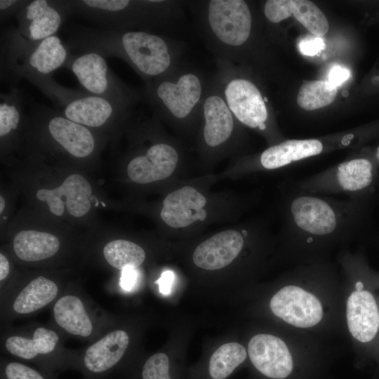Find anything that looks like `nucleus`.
Returning a JSON list of instances; mask_svg holds the SVG:
<instances>
[{
	"instance_id": "1",
	"label": "nucleus",
	"mask_w": 379,
	"mask_h": 379,
	"mask_svg": "<svg viewBox=\"0 0 379 379\" xmlns=\"http://www.w3.org/2000/svg\"><path fill=\"white\" fill-rule=\"evenodd\" d=\"M65 43L70 52L121 58L147 83L180 66L182 44L147 29H103L74 26Z\"/></svg>"
},
{
	"instance_id": "2",
	"label": "nucleus",
	"mask_w": 379,
	"mask_h": 379,
	"mask_svg": "<svg viewBox=\"0 0 379 379\" xmlns=\"http://www.w3.org/2000/svg\"><path fill=\"white\" fill-rule=\"evenodd\" d=\"M359 199L290 188L284 209V236L290 244L317 247L347 240L359 230Z\"/></svg>"
},
{
	"instance_id": "3",
	"label": "nucleus",
	"mask_w": 379,
	"mask_h": 379,
	"mask_svg": "<svg viewBox=\"0 0 379 379\" xmlns=\"http://www.w3.org/2000/svg\"><path fill=\"white\" fill-rule=\"evenodd\" d=\"M1 81L9 88L25 79L44 95L56 82L52 73L65 66L71 55L67 46L58 35L41 41H30L11 27L1 32Z\"/></svg>"
},
{
	"instance_id": "4",
	"label": "nucleus",
	"mask_w": 379,
	"mask_h": 379,
	"mask_svg": "<svg viewBox=\"0 0 379 379\" xmlns=\"http://www.w3.org/2000/svg\"><path fill=\"white\" fill-rule=\"evenodd\" d=\"M76 14L103 29H166L182 15V4L157 0H70Z\"/></svg>"
},
{
	"instance_id": "5",
	"label": "nucleus",
	"mask_w": 379,
	"mask_h": 379,
	"mask_svg": "<svg viewBox=\"0 0 379 379\" xmlns=\"http://www.w3.org/2000/svg\"><path fill=\"white\" fill-rule=\"evenodd\" d=\"M208 82L200 71L181 65L147 83L142 95L157 114L182 121L200 117Z\"/></svg>"
},
{
	"instance_id": "6",
	"label": "nucleus",
	"mask_w": 379,
	"mask_h": 379,
	"mask_svg": "<svg viewBox=\"0 0 379 379\" xmlns=\"http://www.w3.org/2000/svg\"><path fill=\"white\" fill-rule=\"evenodd\" d=\"M58 112L87 128H99L127 118L133 107L95 95L86 91L65 88L56 82L47 96Z\"/></svg>"
},
{
	"instance_id": "7",
	"label": "nucleus",
	"mask_w": 379,
	"mask_h": 379,
	"mask_svg": "<svg viewBox=\"0 0 379 379\" xmlns=\"http://www.w3.org/2000/svg\"><path fill=\"white\" fill-rule=\"evenodd\" d=\"M217 65L213 79L233 115L251 128L266 131L269 117L267 98L252 81L237 74L232 64L217 60Z\"/></svg>"
},
{
	"instance_id": "8",
	"label": "nucleus",
	"mask_w": 379,
	"mask_h": 379,
	"mask_svg": "<svg viewBox=\"0 0 379 379\" xmlns=\"http://www.w3.org/2000/svg\"><path fill=\"white\" fill-rule=\"evenodd\" d=\"M65 67L74 73L90 94L132 107L142 98V93L114 74L101 54L94 52L71 54Z\"/></svg>"
},
{
	"instance_id": "9",
	"label": "nucleus",
	"mask_w": 379,
	"mask_h": 379,
	"mask_svg": "<svg viewBox=\"0 0 379 379\" xmlns=\"http://www.w3.org/2000/svg\"><path fill=\"white\" fill-rule=\"evenodd\" d=\"M372 163L354 158L298 180L293 185L304 191L338 197L359 199L373 183Z\"/></svg>"
},
{
	"instance_id": "10",
	"label": "nucleus",
	"mask_w": 379,
	"mask_h": 379,
	"mask_svg": "<svg viewBox=\"0 0 379 379\" xmlns=\"http://www.w3.org/2000/svg\"><path fill=\"white\" fill-rule=\"evenodd\" d=\"M27 117L46 130L50 139L69 155L84 159L91 155L96 140L89 128L75 123L53 108L33 103Z\"/></svg>"
},
{
	"instance_id": "11",
	"label": "nucleus",
	"mask_w": 379,
	"mask_h": 379,
	"mask_svg": "<svg viewBox=\"0 0 379 379\" xmlns=\"http://www.w3.org/2000/svg\"><path fill=\"white\" fill-rule=\"evenodd\" d=\"M71 14L69 0H26L15 16L16 28L24 38L41 41L55 35Z\"/></svg>"
},
{
	"instance_id": "12",
	"label": "nucleus",
	"mask_w": 379,
	"mask_h": 379,
	"mask_svg": "<svg viewBox=\"0 0 379 379\" xmlns=\"http://www.w3.org/2000/svg\"><path fill=\"white\" fill-rule=\"evenodd\" d=\"M272 312L288 324L310 328L317 324L323 317L320 301L313 294L296 286H286L271 299Z\"/></svg>"
},
{
	"instance_id": "13",
	"label": "nucleus",
	"mask_w": 379,
	"mask_h": 379,
	"mask_svg": "<svg viewBox=\"0 0 379 379\" xmlns=\"http://www.w3.org/2000/svg\"><path fill=\"white\" fill-rule=\"evenodd\" d=\"M129 344L123 330L111 331L85 351L80 362L86 379H105L121 361Z\"/></svg>"
},
{
	"instance_id": "14",
	"label": "nucleus",
	"mask_w": 379,
	"mask_h": 379,
	"mask_svg": "<svg viewBox=\"0 0 379 379\" xmlns=\"http://www.w3.org/2000/svg\"><path fill=\"white\" fill-rule=\"evenodd\" d=\"M200 116L204 119L203 138L206 145L215 148L231 138L237 119L213 77L208 82Z\"/></svg>"
},
{
	"instance_id": "15",
	"label": "nucleus",
	"mask_w": 379,
	"mask_h": 379,
	"mask_svg": "<svg viewBox=\"0 0 379 379\" xmlns=\"http://www.w3.org/2000/svg\"><path fill=\"white\" fill-rule=\"evenodd\" d=\"M248 353L254 367L267 378L284 379L292 371L291 353L285 343L277 336H253L248 343Z\"/></svg>"
},
{
	"instance_id": "16",
	"label": "nucleus",
	"mask_w": 379,
	"mask_h": 379,
	"mask_svg": "<svg viewBox=\"0 0 379 379\" xmlns=\"http://www.w3.org/2000/svg\"><path fill=\"white\" fill-rule=\"evenodd\" d=\"M177 150L171 145L157 142L150 145L145 154L133 157L127 166L131 180L146 184L168 178L178 161Z\"/></svg>"
},
{
	"instance_id": "17",
	"label": "nucleus",
	"mask_w": 379,
	"mask_h": 379,
	"mask_svg": "<svg viewBox=\"0 0 379 379\" xmlns=\"http://www.w3.org/2000/svg\"><path fill=\"white\" fill-rule=\"evenodd\" d=\"M248 232L230 230L219 232L201 243L194 250V264L204 270H215L230 265L240 253Z\"/></svg>"
},
{
	"instance_id": "18",
	"label": "nucleus",
	"mask_w": 379,
	"mask_h": 379,
	"mask_svg": "<svg viewBox=\"0 0 379 379\" xmlns=\"http://www.w3.org/2000/svg\"><path fill=\"white\" fill-rule=\"evenodd\" d=\"M267 20L279 22L291 15L300 22L313 35L321 36L329 29L324 13L313 2L307 0H268L263 8Z\"/></svg>"
},
{
	"instance_id": "19",
	"label": "nucleus",
	"mask_w": 379,
	"mask_h": 379,
	"mask_svg": "<svg viewBox=\"0 0 379 379\" xmlns=\"http://www.w3.org/2000/svg\"><path fill=\"white\" fill-rule=\"evenodd\" d=\"M206 198L194 188L186 186L168 194L163 201L160 216L173 228L187 227L197 220H204L206 212Z\"/></svg>"
},
{
	"instance_id": "20",
	"label": "nucleus",
	"mask_w": 379,
	"mask_h": 379,
	"mask_svg": "<svg viewBox=\"0 0 379 379\" xmlns=\"http://www.w3.org/2000/svg\"><path fill=\"white\" fill-rule=\"evenodd\" d=\"M92 188L84 177L79 174L69 175L62 184L53 190L41 189L36 192V198L46 201L51 212L62 197L68 213L74 217H81L91 208L90 197Z\"/></svg>"
},
{
	"instance_id": "21",
	"label": "nucleus",
	"mask_w": 379,
	"mask_h": 379,
	"mask_svg": "<svg viewBox=\"0 0 379 379\" xmlns=\"http://www.w3.org/2000/svg\"><path fill=\"white\" fill-rule=\"evenodd\" d=\"M347 320L350 332L357 340L371 341L379 328V312L375 300L367 291L351 293L347 302Z\"/></svg>"
},
{
	"instance_id": "22",
	"label": "nucleus",
	"mask_w": 379,
	"mask_h": 379,
	"mask_svg": "<svg viewBox=\"0 0 379 379\" xmlns=\"http://www.w3.org/2000/svg\"><path fill=\"white\" fill-rule=\"evenodd\" d=\"M325 149L324 143L319 139L286 140L264 150L259 161L263 168L274 170L319 155Z\"/></svg>"
},
{
	"instance_id": "23",
	"label": "nucleus",
	"mask_w": 379,
	"mask_h": 379,
	"mask_svg": "<svg viewBox=\"0 0 379 379\" xmlns=\"http://www.w3.org/2000/svg\"><path fill=\"white\" fill-rule=\"evenodd\" d=\"M53 317L57 324L68 333L86 338L93 331V324L83 301L77 295L60 297L53 306Z\"/></svg>"
},
{
	"instance_id": "24",
	"label": "nucleus",
	"mask_w": 379,
	"mask_h": 379,
	"mask_svg": "<svg viewBox=\"0 0 379 379\" xmlns=\"http://www.w3.org/2000/svg\"><path fill=\"white\" fill-rule=\"evenodd\" d=\"M59 341L58 334L51 329L38 327L32 338L12 335L5 342L8 353L24 360H34L53 352Z\"/></svg>"
},
{
	"instance_id": "25",
	"label": "nucleus",
	"mask_w": 379,
	"mask_h": 379,
	"mask_svg": "<svg viewBox=\"0 0 379 379\" xmlns=\"http://www.w3.org/2000/svg\"><path fill=\"white\" fill-rule=\"evenodd\" d=\"M60 241L55 235L35 230L19 232L13 239V250L22 260L36 262L53 256L59 250Z\"/></svg>"
},
{
	"instance_id": "26",
	"label": "nucleus",
	"mask_w": 379,
	"mask_h": 379,
	"mask_svg": "<svg viewBox=\"0 0 379 379\" xmlns=\"http://www.w3.org/2000/svg\"><path fill=\"white\" fill-rule=\"evenodd\" d=\"M58 291L53 281L38 277L20 291L13 302V310L20 314L33 313L51 303L57 297Z\"/></svg>"
},
{
	"instance_id": "27",
	"label": "nucleus",
	"mask_w": 379,
	"mask_h": 379,
	"mask_svg": "<svg viewBox=\"0 0 379 379\" xmlns=\"http://www.w3.org/2000/svg\"><path fill=\"white\" fill-rule=\"evenodd\" d=\"M247 353L238 343H228L218 348L211 355L207 375L210 379H226L246 359Z\"/></svg>"
},
{
	"instance_id": "28",
	"label": "nucleus",
	"mask_w": 379,
	"mask_h": 379,
	"mask_svg": "<svg viewBox=\"0 0 379 379\" xmlns=\"http://www.w3.org/2000/svg\"><path fill=\"white\" fill-rule=\"evenodd\" d=\"M25 98L18 86L0 94V137L8 138L20 127L24 114Z\"/></svg>"
},
{
	"instance_id": "29",
	"label": "nucleus",
	"mask_w": 379,
	"mask_h": 379,
	"mask_svg": "<svg viewBox=\"0 0 379 379\" xmlns=\"http://www.w3.org/2000/svg\"><path fill=\"white\" fill-rule=\"evenodd\" d=\"M103 255L109 265L121 270L136 268L145 259V253L139 245L124 239L107 243L103 248Z\"/></svg>"
},
{
	"instance_id": "30",
	"label": "nucleus",
	"mask_w": 379,
	"mask_h": 379,
	"mask_svg": "<svg viewBox=\"0 0 379 379\" xmlns=\"http://www.w3.org/2000/svg\"><path fill=\"white\" fill-rule=\"evenodd\" d=\"M337 95V88L327 81H306L300 86L297 102L305 110H314L333 102Z\"/></svg>"
},
{
	"instance_id": "31",
	"label": "nucleus",
	"mask_w": 379,
	"mask_h": 379,
	"mask_svg": "<svg viewBox=\"0 0 379 379\" xmlns=\"http://www.w3.org/2000/svg\"><path fill=\"white\" fill-rule=\"evenodd\" d=\"M171 364L166 353L151 355L143 363L140 379H173Z\"/></svg>"
},
{
	"instance_id": "32",
	"label": "nucleus",
	"mask_w": 379,
	"mask_h": 379,
	"mask_svg": "<svg viewBox=\"0 0 379 379\" xmlns=\"http://www.w3.org/2000/svg\"><path fill=\"white\" fill-rule=\"evenodd\" d=\"M1 379H48L38 370L22 363L12 361L4 364Z\"/></svg>"
},
{
	"instance_id": "33",
	"label": "nucleus",
	"mask_w": 379,
	"mask_h": 379,
	"mask_svg": "<svg viewBox=\"0 0 379 379\" xmlns=\"http://www.w3.org/2000/svg\"><path fill=\"white\" fill-rule=\"evenodd\" d=\"M325 43L322 38L308 35L298 43L299 51L306 55H314L324 49Z\"/></svg>"
},
{
	"instance_id": "34",
	"label": "nucleus",
	"mask_w": 379,
	"mask_h": 379,
	"mask_svg": "<svg viewBox=\"0 0 379 379\" xmlns=\"http://www.w3.org/2000/svg\"><path fill=\"white\" fill-rule=\"evenodd\" d=\"M26 0H0L1 24L12 16H15Z\"/></svg>"
},
{
	"instance_id": "35",
	"label": "nucleus",
	"mask_w": 379,
	"mask_h": 379,
	"mask_svg": "<svg viewBox=\"0 0 379 379\" xmlns=\"http://www.w3.org/2000/svg\"><path fill=\"white\" fill-rule=\"evenodd\" d=\"M350 71L340 65H334L328 72L327 81L337 88L347 81L350 77Z\"/></svg>"
},
{
	"instance_id": "36",
	"label": "nucleus",
	"mask_w": 379,
	"mask_h": 379,
	"mask_svg": "<svg viewBox=\"0 0 379 379\" xmlns=\"http://www.w3.org/2000/svg\"><path fill=\"white\" fill-rule=\"evenodd\" d=\"M138 279V272L135 268H126L122 270L120 285L125 291H131L135 286Z\"/></svg>"
},
{
	"instance_id": "37",
	"label": "nucleus",
	"mask_w": 379,
	"mask_h": 379,
	"mask_svg": "<svg viewBox=\"0 0 379 379\" xmlns=\"http://www.w3.org/2000/svg\"><path fill=\"white\" fill-rule=\"evenodd\" d=\"M174 274L172 271L166 270L162 273L161 277L157 281L162 294L167 295L171 292Z\"/></svg>"
},
{
	"instance_id": "38",
	"label": "nucleus",
	"mask_w": 379,
	"mask_h": 379,
	"mask_svg": "<svg viewBox=\"0 0 379 379\" xmlns=\"http://www.w3.org/2000/svg\"><path fill=\"white\" fill-rule=\"evenodd\" d=\"M9 270L8 260L4 254L0 253V280L1 281L8 277Z\"/></svg>"
},
{
	"instance_id": "39",
	"label": "nucleus",
	"mask_w": 379,
	"mask_h": 379,
	"mask_svg": "<svg viewBox=\"0 0 379 379\" xmlns=\"http://www.w3.org/2000/svg\"><path fill=\"white\" fill-rule=\"evenodd\" d=\"M5 207V200L2 196H0V213H1Z\"/></svg>"
},
{
	"instance_id": "40",
	"label": "nucleus",
	"mask_w": 379,
	"mask_h": 379,
	"mask_svg": "<svg viewBox=\"0 0 379 379\" xmlns=\"http://www.w3.org/2000/svg\"><path fill=\"white\" fill-rule=\"evenodd\" d=\"M355 287L357 291H361L363 289L364 284L361 281H359L356 283Z\"/></svg>"
},
{
	"instance_id": "41",
	"label": "nucleus",
	"mask_w": 379,
	"mask_h": 379,
	"mask_svg": "<svg viewBox=\"0 0 379 379\" xmlns=\"http://www.w3.org/2000/svg\"><path fill=\"white\" fill-rule=\"evenodd\" d=\"M375 157L378 161H379V147L377 149Z\"/></svg>"
}]
</instances>
